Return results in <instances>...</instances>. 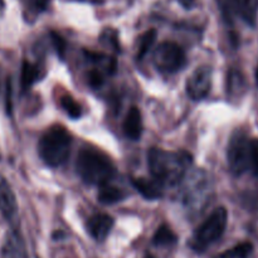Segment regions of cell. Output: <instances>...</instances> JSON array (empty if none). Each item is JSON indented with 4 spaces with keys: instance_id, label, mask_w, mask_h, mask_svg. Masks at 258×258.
Masks as SVG:
<instances>
[{
    "instance_id": "cell-23",
    "label": "cell",
    "mask_w": 258,
    "mask_h": 258,
    "mask_svg": "<svg viewBox=\"0 0 258 258\" xmlns=\"http://www.w3.org/2000/svg\"><path fill=\"white\" fill-rule=\"evenodd\" d=\"M34 4H35V7L38 8V9L43 10L45 7H47L48 0H34Z\"/></svg>"
},
{
    "instance_id": "cell-14",
    "label": "cell",
    "mask_w": 258,
    "mask_h": 258,
    "mask_svg": "<svg viewBox=\"0 0 258 258\" xmlns=\"http://www.w3.org/2000/svg\"><path fill=\"white\" fill-rule=\"evenodd\" d=\"M97 198L102 204H115L125 198V193L117 186L110 185L107 183L100 186Z\"/></svg>"
},
{
    "instance_id": "cell-26",
    "label": "cell",
    "mask_w": 258,
    "mask_h": 258,
    "mask_svg": "<svg viewBox=\"0 0 258 258\" xmlns=\"http://www.w3.org/2000/svg\"><path fill=\"white\" fill-rule=\"evenodd\" d=\"M256 78H257V82H258V67H257V72H256Z\"/></svg>"
},
{
    "instance_id": "cell-19",
    "label": "cell",
    "mask_w": 258,
    "mask_h": 258,
    "mask_svg": "<svg viewBox=\"0 0 258 258\" xmlns=\"http://www.w3.org/2000/svg\"><path fill=\"white\" fill-rule=\"evenodd\" d=\"M156 38V32L154 29L148 30V32L144 33L140 37V43H139V52L138 57L143 58L146 53L150 50V48L153 47L154 42H155Z\"/></svg>"
},
{
    "instance_id": "cell-5",
    "label": "cell",
    "mask_w": 258,
    "mask_h": 258,
    "mask_svg": "<svg viewBox=\"0 0 258 258\" xmlns=\"http://www.w3.org/2000/svg\"><path fill=\"white\" fill-rule=\"evenodd\" d=\"M228 165L234 175H243L251 171L252 164V139L242 131L234 134L229 140L227 150Z\"/></svg>"
},
{
    "instance_id": "cell-8",
    "label": "cell",
    "mask_w": 258,
    "mask_h": 258,
    "mask_svg": "<svg viewBox=\"0 0 258 258\" xmlns=\"http://www.w3.org/2000/svg\"><path fill=\"white\" fill-rule=\"evenodd\" d=\"M0 213L8 221L15 219L18 214L17 198L12 186L3 174H0Z\"/></svg>"
},
{
    "instance_id": "cell-18",
    "label": "cell",
    "mask_w": 258,
    "mask_h": 258,
    "mask_svg": "<svg viewBox=\"0 0 258 258\" xmlns=\"http://www.w3.org/2000/svg\"><path fill=\"white\" fill-rule=\"evenodd\" d=\"M39 78V70L37 66L32 64L30 62L23 63L22 68V85L24 87H29L35 81Z\"/></svg>"
},
{
    "instance_id": "cell-6",
    "label": "cell",
    "mask_w": 258,
    "mask_h": 258,
    "mask_svg": "<svg viewBox=\"0 0 258 258\" xmlns=\"http://www.w3.org/2000/svg\"><path fill=\"white\" fill-rule=\"evenodd\" d=\"M155 67L164 73H175L185 66L184 50L174 42H164L155 49L153 55Z\"/></svg>"
},
{
    "instance_id": "cell-10",
    "label": "cell",
    "mask_w": 258,
    "mask_h": 258,
    "mask_svg": "<svg viewBox=\"0 0 258 258\" xmlns=\"http://www.w3.org/2000/svg\"><path fill=\"white\" fill-rule=\"evenodd\" d=\"M3 258H28L27 248L18 232H10L3 247Z\"/></svg>"
},
{
    "instance_id": "cell-13",
    "label": "cell",
    "mask_w": 258,
    "mask_h": 258,
    "mask_svg": "<svg viewBox=\"0 0 258 258\" xmlns=\"http://www.w3.org/2000/svg\"><path fill=\"white\" fill-rule=\"evenodd\" d=\"M234 9L247 24H256L258 0H234Z\"/></svg>"
},
{
    "instance_id": "cell-7",
    "label": "cell",
    "mask_w": 258,
    "mask_h": 258,
    "mask_svg": "<svg viewBox=\"0 0 258 258\" xmlns=\"http://www.w3.org/2000/svg\"><path fill=\"white\" fill-rule=\"evenodd\" d=\"M212 87V70L208 66L198 67L186 81V92L194 101H201L209 93Z\"/></svg>"
},
{
    "instance_id": "cell-15",
    "label": "cell",
    "mask_w": 258,
    "mask_h": 258,
    "mask_svg": "<svg viewBox=\"0 0 258 258\" xmlns=\"http://www.w3.org/2000/svg\"><path fill=\"white\" fill-rule=\"evenodd\" d=\"M252 252H253V246L249 242H243L232 247L231 249H227L216 258H249Z\"/></svg>"
},
{
    "instance_id": "cell-9",
    "label": "cell",
    "mask_w": 258,
    "mask_h": 258,
    "mask_svg": "<svg viewBox=\"0 0 258 258\" xmlns=\"http://www.w3.org/2000/svg\"><path fill=\"white\" fill-rule=\"evenodd\" d=\"M113 227V218L108 214L98 213L88 218L87 231L96 241H105Z\"/></svg>"
},
{
    "instance_id": "cell-22",
    "label": "cell",
    "mask_w": 258,
    "mask_h": 258,
    "mask_svg": "<svg viewBox=\"0 0 258 258\" xmlns=\"http://www.w3.org/2000/svg\"><path fill=\"white\" fill-rule=\"evenodd\" d=\"M52 38H53V42L55 43V45H57V50H60L62 52L63 50V39L59 37L58 34H55V33H52Z\"/></svg>"
},
{
    "instance_id": "cell-20",
    "label": "cell",
    "mask_w": 258,
    "mask_h": 258,
    "mask_svg": "<svg viewBox=\"0 0 258 258\" xmlns=\"http://www.w3.org/2000/svg\"><path fill=\"white\" fill-rule=\"evenodd\" d=\"M251 173L254 176H258V140L252 139V164Z\"/></svg>"
},
{
    "instance_id": "cell-2",
    "label": "cell",
    "mask_w": 258,
    "mask_h": 258,
    "mask_svg": "<svg viewBox=\"0 0 258 258\" xmlns=\"http://www.w3.org/2000/svg\"><path fill=\"white\" fill-rule=\"evenodd\" d=\"M77 173L90 185L107 184L115 175V165L105 153L96 149H83L76 161Z\"/></svg>"
},
{
    "instance_id": "cell-25",
    "label": "cell",
    "mask_w": 258,
    "mask_h": 258,
    "mask_svg": "<svg viewBox=\"0 0 258 258\" xmlns=\"http://www.w3.org/2000/svg\"><path fill=\"white\" fill-rule=\"evenodd\" d=\"M145 258H155L154 256H151V254H146Z\"/></svg>"
},
{
    "instance_id": "cell-4",
    "label": "cell",
    "mask_w": 258,
    "mask_h": 258,
    "mask_svg": "<svg viewBox=\"0 0 258 258\" xmlns=\"http://www.w3.org/2000/svg\"><path fill=\"white\" fill-rule=\"evenodd\" d=\"M228 223V212L224 207L214 209L208 218L196 229L190 241V247L196 252H204L209 246L223 236Z\"/></svg>"
},
{
    "instance_id": "cell-1",
    "label": "cell",
    "mask_w": 258,
    "mask_h": 258,
    "mask_svg": "<svg viewBox=\"0 0 258 258\" xmlns=\"http://www.w3.org/2000/svg\"><path fill=\"white\" fill-rule=\"evenodd\" d=\"M148 164L153 178L161 185H176L183 180L191 164L185 151H169L153 148L148 154Z\"/></svg>"
},
{
    "instance_id": "cell-3",
    "label": "cell",
    "mask_w": 258,
    "mask_h": 258,
    "mask_svg": "<svg viewBox=\"0 0 258 258\" xmlns=\"http://www.w3.org/2000/svg\"><path fill=\"white\" fill-rule=\"evenodd\" d=\"M72 140L63 126L54 125L48 128L38 144L39 156L47 165L52 168L62 165L70 156Z\"/></svg>"
},
{
    "instance_id": "cell-24",
    "label": "cell",
    "mask_w": 258,
    "mask_h": 258,
    "mask_svg": "<svg viewBox=\"0 0 258 258\" xmlns=\"http://www.w3.org/2000/svg\"><path fill=\"white\" fill-rule=\"evenodd\" d=\"M179 2H180V4L183 5L184 8H186V9H190L194 5V0H179Z\"/></svg>"
},
{
    "instance_id": "cell-17",
    "label": "cell",
    "mask_w": 258,
    "mask_h": 258,
    "mask_svg": "<svg viewBox=\"0 0 258 258\" xmlns=\"http://www.w3.org/2000/svg\"><path fill=\"white\" fill-rule=\"evenodd\" d=\"M60 107L72 118H78L82 115V108H81L80 103L71 95H63L60 97Z\"/></svg>"
},
{
    "instance_id": "cell-12",
    "label": "cell",
    "mask_w": 258,
    "mask_h": 258,
    "mask_svg": "<svg viewBox=\"0 0 258 258\" xmlns=\"http://www.w3.org/2000/svg\"><path fill=\"white\" fill-rule=\"evenodd\" d=\"M123 131H125L126 136L134 141L141 138L143 117H141V112L138 107H131V110L126 115L125 121H123Z\"/></svg>"
},
{
    "instance_id": "cell-16",
    "label": "cell",
    "mask_w": 258,
    "mask_h": 258,
    "mask_svg": "<svg viewBox=\"0 0 258 258\" xmlns=\"http://www.w3.org/2000/svg\"><path fill=\"white\" fill-rule=\"evenodd\" d=\"M153 241L156 246H171L176 243V236L168 226H161L156 231Z\"/></svg>"
},
{
    "instance_id": "cell-21",
    "label": "cell",
    "mask_w": 258,
    "mask_h": 258,
    "mask_svg": "<svg viewBox=\"0 0 258 258\" xmlns=\"http://www.w3.org/2000/svg\"><path fill=\"white\" fill-rule=\"evenodd\" d=\"M88 82H90V85L93 86V87H98V86L102 85L103 77L102 75H101V72H98V71H91V72L88 73Z\"/></svg>"
},
{
    "instance_id": "cell-11",
    "label": "cell",
    "mask_w": 258,
    "mask_h": 258,
    "mask_svg": "<svg viewBox=\"0 0 258 258\" xmlns=\"http://www.w3.org/2000/svg\"><path fill=\"white\" fill-rule=\"evenodd\" d=\"M136 190L149 201H154L163 196V185L155 180V179L146 178H133L131 180Z\"/></svg>"
}]
</instances>
